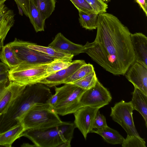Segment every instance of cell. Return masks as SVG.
Wrapping results in <instances>:
<instances>
[{"label": "cell", "instance_id": "cell-30", "mask_svg": "<svg viewBox=\"0 0 147 147\" xmlns=\"http://www.w3.org/2000/svg\"><path fill=\"white\" fill-rule=\"evenodd\" d=\"M97 14L106 13L108 5L102 0H86Z\"/></svg>", "mask_w": 147, "mask_h": 147}, {"label": "cell", "instance_id": "cell-32", "mask_svg": "<svg viewBox=\"0 0 147 147\" xmlns=\"http://www.w3.org/2000/svg\"><path fill=\"white\" fill-rule=\"evenodd\" d=\"M107 126L105 116L100 114L98 110L94 119L93 126V129H99Z\"/></svg>", "mask_w": 147, "mask_h": 147}, {"label": "cell", "instance_id": "cell-28", "mask_svg": "<svg viewBox=\"0 0 147 147\" xmlns=\"http://www.w3.org/2000/svg\"><path fill=\"white\" fill-rule=\"evenodd\" d=\"M121 144L122 147H146L144 140L135 135H127Z\"/></svg>", "mask_w": 147, "mask_h": 147}, {"label": "cell", "instance_id": "cell-37", "mask_svg": "<svg viewBox=\"0 0 147 147\" xmlns=\"http://www.w3.org/2000/svg\"><path fill=\"white\" fill-rule=\"evenodd\" d=\"M57 94L55 92V94L54 95H52L47 101V103L53 107L57 102Z\"/></svg>", "mask_w": 147, "mask_h": 147}, {"label": "cell", "instance_id": "cell-25", "mask_svg": "<svg viewBox=\"0 0 147 147\" xmlns=\"http://www.w3.org/2000/svg\"><path fill=\"white\" fill-rule=\"evenodd\" d=\"M72 63V61L65 59H53L47 65V77L66 68Z\"/></svg>", "mask_w": 147, "mask_h": 147}, {"label": "cell", "instance_id": "cell-4", "mask_svg": "<svg viewBox=\"0 0 147 147\" xmlns=\"http://www.w3.org/2000/svg\"><path fill=\"white\" fill-rule=\"evenodd\" d=\"M55 90L58 99L53 107L58 115L64 116L74 113L82 107L80 99L86 90L70 83L60 87L55 86Z\"/></svg>", "mask_w": 147, "mask_h": 147}, {"label": "cell", "instance_id": "cell-42", "mask_svg": "<svg viewBox=\"0 0 147 147\" xmlns=\"http://www.w3.org/2000/svg\"><path fill=\"white\" fill-rule=\"evenodd\" d=\"M3 114H2V115H0V123L1 122V121L2 120V119L3 118Z\"/></svg>", "mask_w": 147, "mask_h": 147}, {"label": "cell", "instance_id": "cell-23", "mask_svg": "<svg viewBox=\"0 0 147 147\" xmlns=\"http://www.w3.org/2000/svg\"><path fill=\"white\" fill-rule=\"evenodd\" d=\"M44 19L48 18L54 11L55 0H32Z\"/></svg>", "mask_w": 147, "mask_h": 147}, {"label": "cell", "instance_id": "cell-31", "mask_svg": "<svg viewBox=\"0 0 147 147\" xmlns=\"http://www.w3.org/2000/svg\"><path fill=\"white\" fill-rule=\"evenodd\" d=\"M70 1L78 11H81L87 13H96L86 0H70Z\"/></svg>", "mask_w": 147, "mask_h": 147}, {"label": "cell", "instance_id": "cell-7", "mask_svg": "<svg viewBox=\"0 0 147 147\" xmlns=\"http://www.w3.org/2000/svg\"><path fill=\"white\" fill-rule=\"evenodd\" d=\"M29 43L15 38L13 41L8 44L21 63L34 64L48 63L55 59L29 48L28 45Z\"/></svg>", "mask_w": 147, "mask_h": 147}, {"label": "cell", "instance_id": "cell-29", "mask_svg": "<svg viewBox=\"0 0 147 147\" xmlns=\"http://www.w3.org/2000/svg\"><path fill=\"white\" fill-rule=\"evenodd\" d=\"M66 141L71 143L74 131L76 128L74 123L62 121L58 125Z\"/></svg>", "mask_w": 147, "mask_h": 147}, {"label": "cell", "instance_id": "cell-27", "mask_svg": "<svg viewBox=\"0 0 147 147\" xmlns=\"http://www.w3.org/2000/svg\"><path fill=\"white\" fill-rule=\"evenodd\" d=\"M98 80L94 70L84 77L71 83L85 90H87L94 86Z\"/></svg>", "mask_w": 147, "mask_h": 147}, {"label": "cell", "instance_id": "cell-8", "mask_svg": "<svg viewBox=\"0 0 147 147\" xmlns=\"http://www.w3.org/2000/svg\"><path fill=\"white\" fill-rule=\"evenodd\" d=\"M110 116L113 120L120 125L129 136H140L135 127L133 117L134 110L131 102L122 100L111 107Z\"/></svg>", "mask_w": 147, "mask_h": 147}, {"label": "cell", "instance_id": "cell-24", "mask_svg": "<svg viewBox=\"0 0 147 147\" xmlns=\"http://www.w3.org/2000/svg\"><path fill=\"white\" fill-rule=\"evenodd\" d=\"M94 70L93 65L90 63L86 64L81 66L70 76L65 80L63 84L72 83L87 75Z\"/></svg>", "mask_w": 147, "mask_h": 147}, {"label": "cell", "instance_id": "cell-15", "mask_svg": "<svg viewBox=\"0 0 147 147\" xmlns=\"http://www.w3.org/2000/svg\"><path fill=\"white\" fill-rule=\"evenodd\" d=\"M26 86L9 82L7 90L0 101V115L5 113L13 101L23 91Z\"/></svg>", "mask_w": 147, "mask_h": 147}, {"label": "cell", "instance_id": "cell-39", "mask_svg": "<svg viewBox=\"0 0 147 147\" xmlns=\"http://www.w3.org/2000/svg\"><path fill=\"white\" fill-rule=\"evenodd\" d=\"M9 80L7 73L0 74V82Z\"/></svg>", "mask_w": 147, "mask_h": 147}, {"label": "cell", "instance_id": "cell-16", "mask_svg": "<svg viewBox=\"0 0 147 147\" xmlns=\"http://www.w3.org/2000/svg\"><path fill=\"white\" fill-rule=\"evenodd\" d=\"M132 100L130 101L134 110L138 111L142 115L147 126V95L138 88L134 86Z\"/></svg>", "mask_w": 147, "mask_h": 147}, {"label": "cell", "instance_id": "cell-19", "mask_svg": "<svg viewBox=\"0 0 147 147\" xmlns=\"http://www.w3.org/2000/svg\"><path fill=\"white\" fill-rule=\"evenodd\" d=\"M28 47L30 49L41 52L54 59H65L72 61L74 56L50 47L42 46L30 42Z\"/></svg>", "mask_w": 147, "mask_h": 147}, {"label": "cell", "instance_id": "cell-13", "mask_svg": "<svg viewBox=\"0 0 147 147\" xmlns=\"http://www.w3.org/2000/svg\"><path fill=\"white\" fill-rule=\"evenodd\" d=\"M130 40L135 61L147 67V37L140 32L131 33Z\"/></svg>", "mask_w": 147, "mask_h": 147}, {"label": "cell", "instance_id": "cell-18", "mask_svg": "<svg viewBox=\"0 0 147 147\" xmlns=\"http://www.w3.org/2000/svg\"><path fill=\"white\" fill-rule=\"evenodd\" d=\"M91 133L98 134L107 142L113 145L121 144L124 139L118 131L108 126L99 129H93Z\"/></svg>", "mask_w": 147, "mask_h": 147}, {"label": "cell", "instance_id": "cell-9", "mask_svg": "<svg viewBox=\"0 0 147 147\" xmlns=\"http://www.w3.org/2000/svg\"><path fill=\"white\" fill-rule=\"evenodd\" d=\"M112 99L109 91L99 81L90 88L86 90L80 100L82 106L100 108L109 103Z\"/></svg>", "mask_w": 147, "mask_h": 147}, {"label": "cell", "instance_id": "cell-36", "mask_svg": "<svg viewBox=\"0 0 147 147\" xmlns=\"http://www.w3.org/2000/svg\"><path fill=\"white\" fill-rule=\"evenodd\" d=\"M142 9L147 16V0H135Z\"/></svg>", "mask_w": 147, "mask_h": 147}, {"label": "cell", "instance_id": "cell-14", "mask_svg": "<svg viewBox=\"0 0 147 147\" xmlns=\"http://www.w3.org/2000/svg\"><path fill=\"white\" fill-rule=\"evenodd\" d=\"M48 46L74 56L84 53V45L71 42L61 33H59L56 35Z\"/></svg>", "mask_w": 147, "mask_h": 147}, {"label": "cell", "instance_id": "cell-41", "mask_svg": "<svg viewBox=\"0 0 147 147\" xmlns=\"http://www.w3.org/2000/svg\"><path fill=\"white\" fill-rule=\"evenodd\" d=\"M7 0H0V5L4 4V3Z\"/></svg>", "mask_w": 147, "mask_h": 147}, {"label": "cell", "instance_id": "cell-33", "mask_svg": "<svg viewBox=\"0 0 147 147\" xmlns=\"http://www.w3.org/2000/svg\"><path fill=\"white\" fill-rule=\"evenodd\" d=\"M17 5H19L22 9L24 14L30 18V0H14Z\"/></svg>", "mask_w": 147, "mask_h": 147}, {"label": "cell", "instance_id": "cell-1", "mask_svg": "<svg viewBox=\"0 0 147 147\" xmlns=\"http://www.w3.org/2000/svg\"><path fill=\"white\" fill-rule=\"evenodd\" d=\"M96 29L94 41L84 45V53L107 71L124 75L135 61L129 29L106 12L98 14Z\"/></svg>", "mask_w": 147, "mask_h": 147}, {"label": "cell", "instance_id": "cell-2", "mask_svg": "<svg viewBox=\"0 0 147 147\" xmlns=\"http://www.w3.org/2000/svg\"><path fill=\"white\" fill-rule=\"evenodd\" d=\"M52 95L49 88L43 84L38 82L26 86L3 114L0 124V133L21 123L30 108L37 104L47 103Z\"/></svg>", "mask_w": 147, "mask_h": 147}, {"label": "cell", "instance_id": "cell-26", "mask_svg": "<svg viewBox=\"0 0 147 147\" xmlns=\"http://www.w3.org/2000/svg\"><path fill=\"white\" fill-rule=\"evenodd\" d=\"M14 13L9 15L0 22V49L4 46L5 38L14 23Z\"/></svg>", "mask_w": 147, "mask_h": 147}, {"label": "cell", "instance_id": "cell-5", "mask_svg": "<svg viewBox=\"0 0 147 147\" xmlns=\"http://www.w3.org/2000/svg\"><path fill=\"white\" fill-rule=\"evenodd\" d=\"M48 63L34 64L21 63L10 69L7 73L9 80L21 86L38 83L47 76Z\"/></svg>", "mask_w": 147, "mask_h": 147}, {"label": "cell", "instance_id": "cell-11", "mask_svg": "<svg viewBox=\"0 0 147 147\" xmlns=\"http://www.w3.org/2000/svg\"><path fill=\"white\" fill-rule=\"evenodd\" d=\"M127 80L147 95V67L135 61L125 74Z\"/></svg>", "mask_w": 147, "mask_h": 147}, {"label": "cell", "instance_id": "cell-3", "mask_svg": "<svg viewBox=\"0 0 147 147\" xmlns=\"http://www.w3.org/2000/svg\"><path fill=\"white\" fill-rule=\"evenodd\" d=\"M62 122L53 107L47 103L33 105L25 114L22 121L26 130L55 126Z\"/></svg>", "mask_w": 147, "mask_h": 147}, {"label": "cell", "instance_id": "cell-34", "mask_svg": "<svg viewBox=\"0 0 147 147\" xmlns=\"http://www.w3.org/2000/svg\"><path fill=\"white\" fill-rule=\"evenodd\" d=\"M13 13V11L8 9L4 4L0 5V22Z\"/></svg>", "mask_w": 147, "mask_h": 147}, {"label": "cell", "instance_id": "cell-22", "mask_svg": "<svg viewBox=\"0 0 147 147\" xmlns=\"http://www.w3.org/2000/svg\"><path fill=\"white\" fill-rule=\"evenodd\" d=\"M79 21L81 26L86 29H96L97 26L98 14L95 13H86L79 10Z\"/></svg>", "mask_w": 147, "mask_h": 147}, {"label": "cell", "instance_id": "cell-21", "mask_svg": "<svg viewBox=\"0 0 147 147\" xmlns=\"http://www.w3.org/2000/svg\"><path fill=\"white\" fill-rule=\"evenodd\" d=\"M30 16L29 18L36 32L44 31L45 20L34 3L32 0H30Z\"/></svg>", "mask_w": 147, "mask_h": 147}, {"label": "cell", "instance_id": "cell-43", "mask_svg": "<svg viewBox=\"0 0 147 147\" xmlns=\"http://www.w3.org/2000/svg\"><path fill=\"white\" fill-rule=\"evenodd\" d=\"M104 2L107 3L110 2L111 0H102Z\"/></svg>", "mask_w": 147, "mask_h": 147}, {"label": "cell", "instance_id": "cell-6", "mask_svg": "<svg viewBox=\"0 0 147 147\" xmlns=\"http://www.w3.org/2000/svg\"><path fill=\"white\" fill-rule=\"evenodd\" d=\"M58 125L45 128L27 129L21 136L29 139L35 146L59 147L66 140Z\"/></svg>", "mask_w": 147, "mask_h": 147}, {"label": "cell", "instance_id": "cell-35", "mask_svg": "<svg viewBox=\"0 0 147 147\" xmlns=\"http://www.w3.org/2000/svg\"><path fill=\"white\" fill-rule=\"evenodd\" d=\"M9 82L8 80L0 82V101L7 90Z\"/></svg>", "mask_w": 147, "mask_h": 147}, {"label": "cell", "instance_id": "cell-10", "mask_svg": "<svg viewBox=\"0 0 147 147\" xmlns=\"http://www.w3.org/2000/svg\"><path fill=\"white\" fill-rule=\"evenodd\" d=\"M99 109L88 106H82L74 113V123L86 140L87 135L93 129L94 119Z\"/></svg>", "mask_w": 147, "mask_h": 147}, {"label": "cell", "instance_id": "cell-17", "mask_svg": "<svg viewBox=\"0 0 147 147\" xmlns=\"http://www.w3.org/2000/svg\"><path fill=\"white\" fill-rule=\"evenodd\" d=\"M26 130L21 122L17 125L0 133V145L11 147L13 142L21 137L22 133Z\"/></svg>", "mask_w": 147, "mask_h": 147}, {"label": "cell", "instance_id": "cell-20", "mask_svg": "<svg viewBox=\"0 0 147 147\" xmlns=\"http://www.w3.org/2000/svg\"><path fill=\"white\" fill-rule=\"evenodd\" d=\"M0 52V59L2 62L11 69L21 63L8 44L4 46Z\"/></svg>", "mask_w": 147, "mask_h": 147}, {"label": "cell", "instance_id": "cell-12", "mask_svg": "<svg viewBox=\"0 0 147 147\" xmlns=\"http://www.w3.org/2000/svg\"><path fill=\"white\" fill-rule=\"evenodd\" d=\"M86 63L85 61L82 60L74 61H72L71 64L68 67L44 78L39 82L50 87L63 84V82L76 70Z\"/></svg>", "mask_w": 147, "mask_h": 147}, {"label": "cell", "instance_id": "cell-40", "mask_svg": "<svg viewBox=\"0 0 147 147\" xmlns=\"http://www.w3.org/2000/svg\"><path fill=\"white\" fill-rule=\"evenodd\" d=\"M17 5L18 10L19 14L21 16H23L24 12L22 9L19 5L17 4Z\"/></svg>", "mask_w": 147, "mask_h": 147}, {"label": "cell", "instance_id": "cell-38", "mask_svg": "<svg viewBox=\"0 0 147 147\" xmlns=\"http://www.w3.org/2000/svg\"><path fill=\"white\" fill-rule=\"evenodd\" d=\"M9 69L5 63L0 62V74L7 73Z\"/></svg>", "mask_w": 147, "mask_h": 147}]
</instances>
